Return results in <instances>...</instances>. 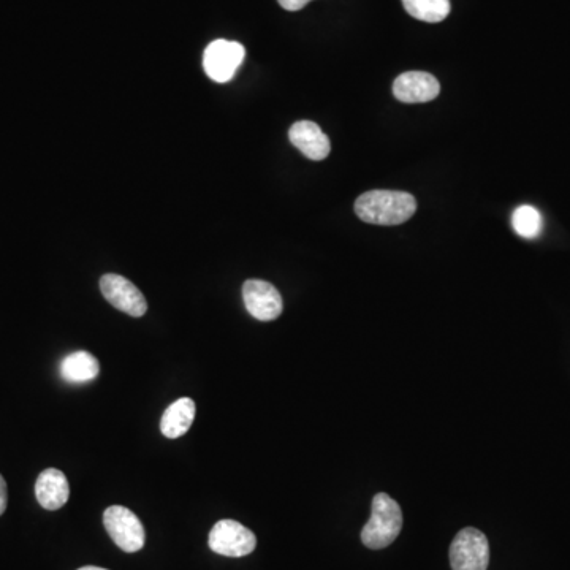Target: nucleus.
<instances>
[{
	"mask_svg": "<svg viewBox=\"0 0 570 570\" xmlns=\"http://www.w3.org/2000/svg\"><path fill=\"white\" fill-rule=\"evenodd\" d=\"M7 502H8V491H7V483H5L4 477L0 475V515L5 512L7 509Z\"/></svg>",
	"mask_w": 570,
	"mask_h": 570,
	"instance_id": "nucleus-17",
	"label": "nucleus"
},
{
	"mask_svg": "<svg viewBox=\"0 0 570 570\" xmlns=\"http://www.w3.org/2000/svg\"><path fill=\"white\" fill-rule=\"evenodd\" d=\"M243 300L254 319L271 322L282 314V297L273 284L259 279H249L243 285Z\"/></svg>",
	"mask_w": 570,
	"mask_h": 570,
	"instance_id": "nucleus-8",
	"label": "nucleus"
},
{
	"mask_svg": "<svg viewBox=\"0 0 570 570\" xmlns=\"http://www.w3.org/2000/svg\"><path fill=\"white\" fill-rule=\"evenodd\" d=\"M417 211L414 195L398 190H369L355 202V213L361 221L374 225L404 224Z\"/></svg>",
	"mask_w": 570,
	"mask_h": 570,
	"instance_id": "nucleus-1",
	"label": "nucleus"
},
{
	"mask_svg": "<svg viewBox=\"0 0 570 570\" xmlns=\"http://www.w3.org/2000/svg\"><path fill=\"white\" fill-rule=\"evenodd\" d=\"M35 496L43 509L59 510L70 498L69 480L59 469H45L35 482Z\"/></svg>",
	"mask_w": 570,
	"mask_h": 570,
	"instance_id": "nucleus-11",
	"label": "nucleus"
},
{
	"mask_svg": "<svg viewBox=\"0 0 570 570\" xmlns=\"http://www.w3.org/2000/svg\"><path fill=\"white\" fill-rule=\"evenodd\" d=\"M289 138L290 143L308 159L319 162V160L327 159L328 154H330V138L323 133L316 122H295L290 127Z\"/></svg>",
	"mask_w": 570,
	"mask_h": 570,
	"instance_id": "nucleus-10",
	"label": "nucleus"
},
{
	"mask_svg": "<svg viewBox=\"0 0 570 570\" xmlns=\"http://www.w3.org/2000/svg\"><path fill=\"white\" fill-rule=\"evenodd\" d=\"M513 230L526 240H534L542 232L544 221L534 206H520L512 216Z\"/></svg>",
	"mask_w": 570,
	"mask_h": 570,
	"instance_id": "nucleus-15",
	"label": "nucleus"
},
{
	"mask_svg": "<svg viewBox=\"0 0 570 570\" xmlns=\"http://www.w3.org/2000/svg\"><path fill=\"white\" fill-rule=\"evenodd\" d=\"M278 2L287 12H298L301 8L306 7L311 0H278Z\"/></svg>",
	"mask_w": 570,
	"mask_h": 570,
	"instance_id": "nucleus-16",
	"label": "nucleus"
},
{
	"mask_svg": "<svg viewBox=\"0 0 570 570\" xmlns=\"http://www.w3.org/2000/svg\"><path fill=\"white\" fill-rule=\"evenodd\" d=\"M103 525L113 539L126 553H135L145 547L146 532L140 518L122 506H111L103 513Z\"/></svg>",
	"mask_w": 570,
	"mask_h": 570,
	"instance_id": "nucleus-3",
	"label": "nucleus"
},
{
	"mask_svg": "<svg viewBox=\"0 0 570 570\" xmlns=\"http://www.w3.org/2000/svg\"><path fill=\"white\" fill-rule=\"evenodd\" d=\"M403 529V512L388 494L374 496L371 518L361 531V542L371 550H382L392 545Z\"/></svg>",
	"mask_w": 570,
	"mask_h": 570,
	"instance_id": "nucleus-2",
	"label": "nucleus"
},
{
	"mask_svg": "<svg viewBox=\"0 0 570 570\" xmlns=\"http://www.w3.org/2000/svg\"><path fill=\"white\" fill-rule=\"evenodd\" d=\"M209 548L227 558H243L257 547L254 532L235 520L217 521L209 532Z\"/></svg>",
	"mask_w": 570,
	"mask_h": 570,
	"instance_id": "nucleus-5",
	"label": "nucleus"
},
{
	"mask_svg": "<svg viewBox=\"0 0 570 570\" xmlns=\"http://www.w3.org/2000/svg\"><path fill=\"white\" fill-rule=\"evenodd\" d=\"M244 46L228 40H214L203 54V69L216 83H228L243 64Z\"/></svg>",
	"mask_w": 570,
	"mask_h": 570,
	"instance_id": "nucleus-6",
	"label": "nucleus"
},
{
	"mask_svg": "<svg viewBox=\"0 0 570 570\" xmlns=\"http://www.w3.org/2000/svg\"><path fill=\"white\" fill-rule=\"evenodd\" d=\"M100 374V363L89 352H73L67 355L61 363L62 379L69 384H86Z\"/></svg>",
	"mask_w": 570,
	"mask_h": 570,
	"instance_id": "nucleus-13",
	"label": "nucleus"
},
{
	"mask_svg": "<svg viewBox=\"0 0 570 570\" xmlns=\"http://www.w3.org/2000/svg\"><path fill=\"white\" fill-rule=\"evenodd\" d=\"M441 84L431 73L406 72L393 83V94L403 103H426L436 99Z\"/></svg>",
	"mask_w": 570,
	"mask_h": 570,
	"instance_id": "nucleus-9",
	"label": "nucleus"
},
{
	"mask_svg": "<svg viewBox=\"0 0 570 570\" xmlns=\"http://www.w3.org/2000/svg\"><path fill=\"white\" fill-rule=\"evenodd\" d=\"M78 570H107V569H102V567L86 566V567H81V569Z\"/></svg>",
	"mask_w": 570,
	"mask_h": 570,
	"instance_id": "nucleus-18",
	"label": "nucleus"
},
{
	"mask_svg": "<svg viewBox=\"0 0 570 570\" xmlns=\"http://www.w3.org/2000/svg\"><path fill=\"white\" fill-rule=\"evenodd\" d=\"M195 403L194 399L181 398L168 406L167 411L160 420V431L168 439H178L190 430L194 423Z\"/></svg>",
	"mask_w": 570,
	"mask_h": 570,
	"instance_id": "nucleus-12",
	"label": "nucleus"
},
{
	"mask_svg": "<svg viewBox=\"0 0 570 570\" xmlns=\"http://www.w3.org/2000/svg\"><path fill=\"white\" fill-rule=\"evenodd\" d=\"M100 290L111 306L119 309V311L126 312L129 316L143 317L148 311L145 295L129 279L122 278L119 274L102 276Z\"/></svg>",
	"mask_w": 570,
	"mask_h": 570,
	"instance_id": "nucleus-7",
	"label": "nucleus"
},
{
	"mask_svg": "<svg viewBox=\"0 0 570 570\" xmlns=\"http://www.w3.org/2000/svg\"><path fill=\"white\" fill-rule=\"evenodd\" d=\"M409 15L423 23H441L450 15V0H403Z\"/></svg>",
	"mask_w": 570,
	"mask_h": 570,
	"instance_id": "nucleus-14",
	"label": "nucleus"
},
{
	"mask_svg": "<svg viewBox=\"0 0 570 570\" xmlns=\"http://www.w3.org/2000/svg\"><path fill=\"white\" fill-rule=\"evenodd\" d=\"M453 570H487L490 564V545L482 531L466 528L456 534L450 547Z\"/></svg>",
	"mask_w": 570,
	"mask_h": 570,
	"instance_id": "nucleus-4",
	"label": "nucleus"
}]
</instances>
